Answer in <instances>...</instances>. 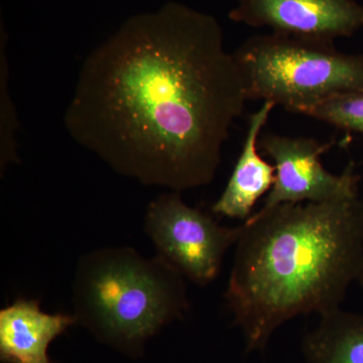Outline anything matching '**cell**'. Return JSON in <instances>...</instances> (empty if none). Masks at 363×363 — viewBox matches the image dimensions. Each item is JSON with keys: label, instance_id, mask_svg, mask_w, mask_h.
Listing matches in <instances>:
<instances>
[{"label": "cell", "instance_id": "cell-1", "mask_svg": "<svg viewBox=\"0 0 363 363\" xmlns=\"http://www.w3.org/2000/svg\"><path fill=\"white\" fill-rule=\"evenodd\" d=\"M247 100L218 21L171 2L85 59L65 125L116 173L182 192L213 181Z\"/></svg>", "mask_w": 363, "mask_h": 363}, {"label": "cell", "instance_id": "cell-2", "mask_svg": "<svg viewBox=\"0 0 363 363\" xmlns=\"http://www.w3.org/2000/svg\"><path fill=\"white\" fill-rule=\"evenodd\" d=\"M363 257L359 193L255 211L241 225L225 300L247 352L294 318L340 308Z\"/></svg>", "mask_w": 363, "mask_h": 363}, {"label": "cell", "instance_id": "cell-3", "mask_svg": "<svg viewBox=\"0 0 363 363\" xmlns=\"http://www.w3.org/2000/svg\"><path fill=\"white\" fill-rule=\"evenodd\" d=\"M74 315L100 342L130 357L189 308L184 276L157 255L108 247L86 255L74 281Z\"/></svg>", "mask_w": 363, "mask_h": 363}, {"label": "cell", "instance_id": "cell-4", "mask_svg": "<svg viewBox=\"0 0 363 363\" xmlns=\"http://www.w3.org/2000/svg\"><path fill=\"white\" fill-rule=\"evenodd\" d=\"M233 55L248 100L295 113L339 93L363 91V56L338 51L333 42L266 33Z\"/></svg>", "mask_w": 363, "mask_h": 363}, {"label": "cell", "instance_id": "cell-5", "mask_svg": "<svg viewBox=\"0 0 363 363\" xmlns=\"http://www.w3.org/2000/svg\"><path fill=\"white\" fill-rule=\"evenodd\" d=\"M145 228L160 257L199 286L217 278L227 250L241 233V225H220L201 210L189 206L180 192L174 191L150 203Z\"/></svg>", "mask_w": 363, "mask_h": 363}, {"label": "cell", "instance_id": "cell-6", "mask_svg": "<svg viewBox=\"0 0 363 363\" xmlns=\"http://www.w3.org/2000/svg\"><path fill=\"white\" fill-rule=\"evenodd\" d=\"M259 147L276 168L274 186L259 211L283 204L329 201L359 193V176L352 162L339 175L327 171L322 164V155L330 143L267 133L260 136Z\"/></svg>", "mask_w": 363, "mask_h": 363}, {"label": "cell", "instance_id": "cell-7", "mask_svg": "<svg viewBox=\"0 0 363 363\" xmlns=\"http://www.w3.org/2000/svg\"><path fill=\"white\" fill-rule=\"evenodd\" d=\"M229 18L279 35L334 43L362 30L363 6L357 0H238Z\"/></svg>", "mask_w": 363, "mask_h": 363}, {"label": "cell", "instance_id": "cell-8", "mask_svg": "<svg viewBox=\"0 0 363 363\" xmlns=\"http://www.w3.org/2000/svg\"><path fill=\"white\" fill-rule=\"evenodd\" d=\"M276 105L264 102L248 121L247 138L233 174L212 211L245 222L255 213V204L269 193L276 179V168L260 155L259 140L262 128Z\"/></svg>", "mask_w": 363, "mask_h": 363}, {"label": "cell", "instance_id": "cell-9", "mask_svg": "<svg viewBox=\"0 0 363 363\" xmlns=\"http://www.w3.org/2000/svg\"><path fill=\"white\" fill-rule=\"evenodd\" d=\"M75 323L74 316L43 312L37 300L18 298L0 311V360L52 363L50 344Z\"/></svg>", "mask_w": 363, "mask_h": 363}, {"label": "cell", "instance_id": "cell-10", "mask_svg": "<svg viewBox=\"0 0 363 363\" xmlns=\"http://www.w3.org/2000/svg\"><path fill=\"white\" fill-rule=\"evenodd\" d=\"M303 339L309 363H363V314L339 309L320 316Z\"/></svg>", "mask_w": 363, "mask_h": 363}, {"label": "cell", "instance_id": "cell-11", "mask_svg": "<svg viewBox=\"0 0 363 363\" xmlns=\"http://www.w3.org/2000/svg\"><path fill=\"white\" fill-rule=\"evenodd\" d=\"M298 113L342 130L363 133V91L339 93Z\"/></svg>", "mask_w": 363, "mask_h": 363}, {"label": "cell", "instance_id": "cell-12", "mask_svg": "<svg viewBox=\"0 0 363 363\" xmlns=\"http://www.w3.org/2000/svg\"><path fill=\"white\" fill-rule=\"evenodd\" d=\"M4 48L2 45L0 54V162L2 169L9 162L18 161L16 140L18 121L9 90V63Z\"/></svg>", "mask_w": 363, "mask_h": 363}, {"label": "cell", "instance_id": "cell-13", "mask_svg": "<svg viewBox=\"0 0 363 363\" xmlns=\"http://www.w3.org/2000/svg\"><path fill=\"white\" fill-rule=\"evenodd\" d=\"M357 279H358V281H359V283L362 284V286H363V257H362V266H360L359 274H358Z\"/></svg>", "mask_w": 363, "mask_h": 363}]
</instances>
